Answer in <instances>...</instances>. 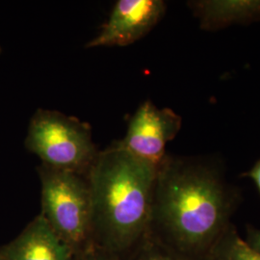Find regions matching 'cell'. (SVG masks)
<instances>
[{
    "label": "cell",
    "instance_id": "obj_1",
    "mask_svg": "<svg viewBox=\"0 0 260 260\" xmlns=\"http://www.w3.org/2000/svg\"><path fill=\"white\" fill-rule=\"evenodd\" d=\"M213 155H166L158 166L149 233L187 260H206L240 204Z\"/></svg>",
    "mask_w": 260,
    "mask_h": 260
},
{
    "label": "cell",
    "instance_id": "obj_2",
    "mask_svg": "<svg viewBox=\"0 0 260 260\" xmlns=\"http://www.w3.org/2000/svg\"><path fill=\"white\" fill-rule=\"evenodd\" d=\"M157 170L116 145L99 152L86 177L95 248L125 260L149 234Z\"/></svg>",
    "mask_w": 260,
    "mask_h": 260
},
{
    "label": "cell",
    "instance_id": "obj_3",
    "mask_svg": "<svg viewBox=\"0 0 260 260\" xmlns=\"http://www.w3.org/2000/svg\"><path fill=\"white\" fill-rule=\"evenodd\" d=\"M42 215L57 236L82 254L93 247V202L87 177L42 164Z\"/></svg>",
    "mask_w": 260,
    "mask_h": 260
},
{
    "label": "cell",
    "instance_id": "obj_4",
    "mask_svg": "<svg viewBox=\"0 0 260 260\" xmlns=\"http://www.w3.org/2000/svg\"><path fill=\"white\" fill-rule=\"evenodd\" d=\"M25 146L43 165L87 177L98 156L90 126L52 110H38L31 119Z\"/></svg>",
    "mask_w": 260,
    "mask_h": 260
},
{
    "label": "cell",
    "instance_id": "obj_5",
    "mask_svg": "<svg viewBox=\"0 0 260 260\" xmlns=\"http://www.w3.org/2000/svg\"><path fill=\"white\" fill-rule=\"evenodd\" d=\"M181 125L182 119L174 110L160 109L148 101L131 118L124 138L115 145L158 167L167 155L168 143L177 137Z\"/></svg>",
    "mask_w": 260,
    "mask_h": 260
},
{
    "label": "cell",
    "instance_id": "obj_6",
    "mask_svg": "<svg viewBox=\"0 0 260 260\" xmlns=\"http://www.w3.org/2000/svg\"><path fill=\"white\" fill-rule=\"evenodd\" d=\"M162 0H119L101 33L86 47H125L146 36L162 19Z\"/></svg>",
    "mask_w": 260,
    "mask_h": 260
},
{
    "label": "cell",
    "instance_id": "obj_7",
    "mask_svg": "<svg viewBox=\"0 0 260 260\" xmlns=\"http://www.w3.org/2000/svg\"><path fill=\"white\" fill-rule=\"evenodd\" d=\"M5 260H75L72 250L56 234L42 214L0 251Z\"/></svg>",
    "mask_w": 260,
    "mask_h": 260
},
{
    "label": "cell",
    "instance_id": "obj_8",
    "mask_svg": "<svg viewBox=\"0 0 260 260\" xmlns=\"http://www.w3.org/2000/svg\"><path fill=\"white\" fill-rule=\"evenodd\" d=\"M187 6L207 32L260 21V0H192Z\"/></svg>",
    "mask_w": 260,
    "mask_h": 260
},
{
    "label": "cell",
    "instance_id": "obj_9",
    "mask_svg": "<svg viewBox=\"0 0 260 260\" xmlns=\"http://www.w3.org/2000/svg\"><path fill=\"white\" fill-rule=\"evenodd\" d=\"M206 260H260V253L251 249L232 224L216 243Z\"/></svg>",
    "mask_w": 260,
    "mask_h": 260
},
{
    "label": "cell",
    "instance_id": "obj_10",
    "mask_svg": "<svg viewBox=\"0 0 260 260\" xmlns=\"http://www.w3.org/2000/svg\"><path fill=\"white\" fill-rule=\"evenodd\" d=\"M125 260H187L149 233Z\"/></svg>",
    "mask_w": 260,
    "mask_h": 260
},
{
    "label": "cell",
    "instance_id": "obj_11",
    "mask_svg": "<svg viewBox=\"0 0 260 260\" xmlns=\"http://www.w3.org/2000/svg\"><path fill=\"white\" fill-rule=\"evenodd\" d=\"M75 260H117L111 255L105 253L104 251L95 248L93 246V248L89 249L88 251H85L82 254L75 256Z\"/></svg>",
    "mask_w": 260,
    "mask_h": 260
},
{
    "label": "cell",
    "instance_id": "obj_12",
    "mask_svg": "<svg viewBox=\"0 0 260 260\" xmlns=\"http://www.w3.org/2000/svg\"><path fill=\"white\" fill-rule=\"evenodd\" d=\"M244 239L252 250L260 253V229L252 225L248 226L246 238Z\"/></svg>",
    "mask_w": 260,
    "mask_h": 260
},
{
    "label": "cell",
    "instance_id": "obj_13",
    "mask_svg": "<svg viewBox=\"0 0 260 260\" xmlns=\"http://www.w3.org/2000/svg\"><path fill=\"white\" fill-rule=\"evenodd\" d=\"M242 177H248L251 179L257 187L260 194V159L253 164V166L248 172L244 173Z\"/></svg>",
    "mask_w": 260,
    "mask_h": 260
},
{
    "label": "cell",
    "instance_id": "obj_14",
    "mask_svg": "<svg viewBox=\"0 0 260 260\" xmlns=\"http://www.w3.org/2000/svg\"><path fill=\"white\" fill-rule=\"evenodd\" d=\"M0 260H5V259H4V258H3V257H2V256H1V255H0Z\"/></svg>",
    "mask_w": 260,
    "mask_h": 260
}]
</instances>
